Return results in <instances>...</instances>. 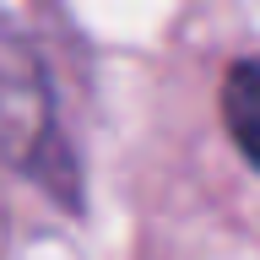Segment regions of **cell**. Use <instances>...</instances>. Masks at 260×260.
<instances>
[{"instance_id":"6da1fadb","label":"cell","mask_w":260,"mask_h":260,"mask_svg":"<svg viewBox=\"0 0 260 260\" xmlns=\"http://www.w3.org/2000/svg\"><path fill=\"white\" fill-rule=\"evenodd\" d=\"M0 162L71 211L81 206V168L60 130L49 65L11 16H0Z\"/></svg>"},{"instance_id":"7a4b0ae2","label":"cell","mask_w":260,"mask_h":260,"mask_svg":"<svg viewBox=\"0 0 260 260\" xmlns=\"http://www.w3.org/2000/svg\"><path fill=\"white\" fill-rule=\"evenodd\" d=\"M222 125L239 157L260 174V60H233L222 76Z\"/></svg>"}]
</instances>
